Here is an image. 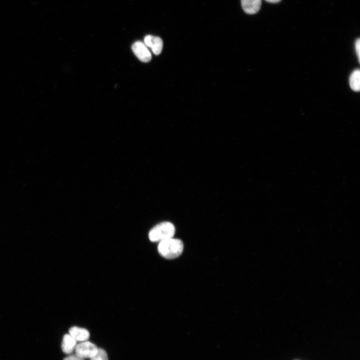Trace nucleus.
Instances as JSON below:
<instances>
[{
  "label": "nucleus",
  "instance_id": "4",
  "mask_svg": "<svg viewBox=\"0 0 360 360\" xmlns=\"http://www.w3.org/2000/svg\"><path fill=\"white\" fill-rule=\"evenodd\" d=\"M134 54L142 62H148L152 59V54L144 43L140 41L135 42L132 46Z\"/></svg>",
  "mask_w": 360,
  "mask_h": 360
},
{
  "label": "nucleus",
  "instance_id": "3",
  "mask_svg": "<svg viewBox=\"0 0 360 360\" xmlns=\"http://www.w3.org/2000/svg\"><path fill=\"white\" fill-rule=\"evenodd\" d=\"M76 355L82 358H92L97 352L98 348L94 344L84 341L76 344Z\"/></svg>",
  "mask_w": 360,
  "mask_h": 360
},
{
  "label": "nucleus",
  "instance_id": "1",
  "mask_svg": "<svg viewBox=\"0 0 360 360\" xmlns=\"http://www.w3.org/2000/svg\"><path fill=\"white\" fill-rule=\"evenodd\" d=\"M184 244L178 239L170 238L160 242L158 250L160 254L168 259L177 258L183 251Z\"/></svg>",
  "mask_w": 360,
  "mask_h": 360
},
{
  "label": "nucleus",
  "instance_id": "13",
  "mask_svg": "<svg viewBox=\"0 0 360 360\" xmlns=\"http://www.w3.org/2000/svg\"><path fill=\"white\" fill-rule=\"evenodd\" d=\"M266 2H270V3H277L279 2H280L281 0H265Z\"/></svg>",
  "mask_w": 360,
  "mask_h": 360
},
{
  "label": "nucleus",
  "instance_id": "12",
  "mask_svg": "<svg viewBox=\"0 0 360 360\" xmlns=\"http://www.w3.org/2000/svg\"><path fill=\"white\" fill-rule=\"evenodd\" d=\"M64 360H84V359L76 354L68 356Z\"/></svg>",
  "mask_w": 360,
  "mask_h": 360
},
{
  "label": "nucleus",
  "instance_id": "7",
  "mask_svg": "<svg viewBox=\"0 0 360 360\" xmlns=\"http://www.w3.org/2000/svg\"><path fill=\"white\" fill-rule=\"evenodd\" d=\"M69 333L76 341L84 342L90 338V333L87 330L78 326L72 327L69 330Z\"/></svg>",
  "mask_w": 360,
  "mask_h": 360
},
{
  "label": "nucleus",
  "instance_id": "10",
  "mask_svg": "<svg viewBox=\"0 0 360 360\" xmlns=\"http://www.w3.org/2000/svg\"><path fill=\"white\" fill-rule=\"evenodd\" d=\"M90 360H108V356L104 350L98 348L97 352L90 358Z\"/></svg>",
  "mask_w": 360,
  "mask_h": 360
},
{
  "label": "nucleus",
  "instance_id": "9",
  "mask_svg": "<svg viewBox=\"0 0 360 360\" xmlns=\"http://www.w3.org/2000/svg\"><path fill=\"white\" fill-rule=\"evenodd\" d=\"M350 88L355 92H358L360 88V72L359 70H354L349 78Z\"/></svg>",
  "mask_w": 360,
  "mask_h": 360
},
{
  "label": "nucleus",
  "instance_id": "6",
  "mask_svg": "<svg viewBox=\"0 0 360 360\" xmlns=\"http://www.w3.org/2000/svg\"><path fill=\"white\" fill-rule=\"evenodd\" d=\"M242 6L245 12L254 14L260 10L262 0H241Z\"/></svg>",
  "mask_w": 360,
  "mask_h": 360
},
{
  "label": "nucleus",
  "instance_id": "5",
  "mask_svg": "<svg viewBox=\"0 0 360 360\" xmlns=\"http://www.w3.org/2000/svg\"><path fill=\"white\" fill-rule=\"evenodd\" d=\"M144 42L146 46L152 48L155 55H158L161 53L163 42L160 37L148 35L144 38Z\"/></svg>",
  "mask_w": 360,
  "mask_h": 360
},
{
  "label": "nucleus",
  "instance_id": "8",
  "mask_svg": "<svg viewBox=\"0 0 360 360\" xmlns=\"http://www.w3.org/2000/svg\"><path fill=\"white\" fill-rule=\"evenodd\" d=\"M76 346V341L69 334H65L62 339V348L67 354L72 353Z\"/></svg>",
  "mask_w": 360,
  "mask_h": 360
},
{
  "label": "nucleus",
  "instance_id": "2",
  "mask_svg": "<svg viewBox=\"0 0 360 360\" xmlns=\"http://www.w3.org/2000/svg\"><path fill=\"white\" fill-rule=\"evenodd\" d=\"M174 233L175 228L174 224L169 222H164L151 229L148 234V238L152 242H160L172 238Z\"/></svg>",
  "mask_w": 360,
  "mask_h": 360
},
{
  "label": "nucleus",
  "instance_id": "11",
  "mask_svg": "<svg viewBox=\"0 0 360 360\" xmlns=\"http://www.w3.org/2000/svg\"><path fill=\"white\" fill-rule=\"evenodd\" d=\"M355 48H356V54H357L358 62H360V38H358L355 42Z\"/></svg>",
  "mask_w": 360,
  "mask_h": 360
}]
</instances>
